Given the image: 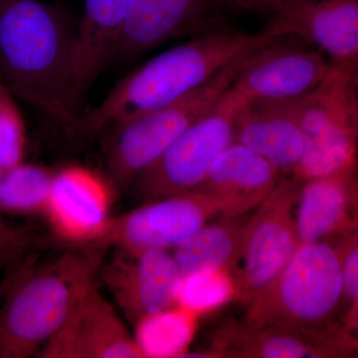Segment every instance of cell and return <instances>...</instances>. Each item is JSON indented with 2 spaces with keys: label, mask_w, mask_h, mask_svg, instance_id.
Returning a JSON list of instances; mask_svg holds the SVG:
<instances>
[{
  "label": "cell",
  "mask_w": 358,
  "mask_h": 358,
  "mask_svg": "<svg viewBox=\"0 0 358 358\" xmlns=\"http://www.w3.org/2000/svg\"><path fill=\"white\" fill-rule=\"evenodd\" d=\"M285 38L271 23L253 33L221 29L192 37L122 78L82 121L80 133L113 124L178 101L250 54Z\"/></svg>",
  "instance_id": "2"
},
{
  "label": "cell",
  "mask_w": 358,
  "mask_h": 358,
  "mask_svg": "<svg viewBox=\"0 0 358 358\" xmlns=\"http://www.w3.org/2000/svg\"><path fill=\"white\" fill-rule=\"evenodd\" d=\"M196 319L178 305L143 317L134 326V334L143 357H185L194 336Z\"/></svg>",
  "instance_id": "22"
},
{
  "label": "cell",
  "mask_w": 358,
  "mask_h": 358,
  "mask_svg": "<svg viewBox=\"0 0 358 358\" xmlns=\"http://www.w3.org/2000/svg\"><path fill=\"white\" fill-rule=\"evenodd\" d=\"M301 244L358 230V171L301 182L296 207Z\"/></svg>",
  "instance_id": "18"
},
{
  "label": "cell",
  "mask_w": 358,
  "mask_h": 358,
  "mask_svg": "<svg viewBox=\"0 0 358 358\" xmlns=\"http://www.w3.org/2000/svg\"><path fill=\"white\" fill-rule=\"evenodd\" d=\"M244 320L341 341L343 278L336 238L301 244L272 284L246 303Z\"/></svg>",
  "instance_id": "3"
},
{
  "label": "cell",
  "mask_w": 358,
  "mask_h": 358,
  "mask_svg": "<svg viewBox=\"0 0 358 358\" xmlns=\"http://www.w3.org/2000/svg\"><path fill=\"white\" fill-rule=\"evenodd\" d=\"M348 74H350V83H352L353 93H355V100H357L358 106V62L353 66L352 71Z\"/></svg>",
  "instance_id": "30"
},
{
  "label": "cell",
  "mask_w": 358,
  "mask_h": 358,
  "mask_svg": "<svg viewBox=\"0 0 358 358\" xmlns=\"http://www.w3.org/2000/svg\"><path fill=\"white\" fill-rule=\"evenodd\" d=\"M282 38L252 53L231 88L247 103H294L308 95L333 66L310 45L284 44Z\"/></svg>",
  "instance_id": "10"
},
{
  "label": "cell",
  "mask_w": 358,
  "mask_h": 358,
  "mask_svg": "<svg viewBox=\"0 0 358 358\" xmlns=\"http://www.w3.org/2000/svg\"><path fill=\"white\" fill-rule=\"evenodd\" d=\"M334 238L338 242L341 254L345 315L348 308L358 303V230Z\"/></svg>",
  "instance_id": "26"
},
{
  "label": "cell",
  "mask_w": 358,
  "mask_h": 358,
  "mask_svg": "<svg viewBox=\"0 0 358 358\" xmlns=\"http://www.w3.org/2000/svg\"><path fill=\"white\" fill-rule=\"evenodd\" d=\"M110 192L94 171L70 166L54 174L45 209L56 229L74 240L100 237L109 222Z\"/></svg>",
  "instance_id": "17"
},
{
  "label": "cell",
  "mask_w": 358,
  "mask_h": 358,
  "mask_svg": "<svg viewBox=\"0 0 358 358\" xmlns=\"http://www.w3.org/2000/svg\"><path fill=\"white\" fill-rule=\"evenodd\" d=\"M75 31L41 0H0V82L15 98L80 133L72 95Z\"/></svg>",
  "instance_id": "1"
},
{
  "label": "cell",
  "mask_w": 358,
  "mask_h": 358,
  "mask_svg": "<svg viewBox=\"0 0 358 358\" xmlns=\"http://www.w3.org/2000/svg\"><path fill=\"white\" fill-rule=\"evenodd\" d=\"M301 181L281 176L249 217L234 279L244 303L277 279L300 247L296 207Z\"/></svg>",
  "instance_id": "8"
},
{
  "label": "cell",
  "mask_w": 358,
  "mask_h": 358,
  "mask_svg": "<svg viewBox=\"0 0 358 358\" xmlns=\"http://www.w3.org/2000/svg\"><path fill=\"white\" fill-rule=\"evenodd\" d=\"M226 29L216 0H136L115 51L127 62L182 37Z\"/></svg>",
  "instance_id": "14"
},
{
  "label": "cell",
  "mask_w": 358,
  "mask_h": 358,
  "mask_svg": "<svg viewBox=\"0 0 358 358\" xmlns=\"http://www.w3.org/2000/svg\"><path fill=\"white\" fill-rule=\"evenodd\" d=\"M235 141L293 176L305 154V134L293 103H247L237 117Z\"/></svg>",
  "instance_id": "19"
},
{
  "label": "cell",
  "mask_w": 358,
  "mask_h": 358,
  "mask_svg": "<svg viewBox=\"0 0 358 358\" xmlns=\"http://www.w3.org/2000/svg\"><path fill=\"white\" fill-rule=\"evenodd\" d=\"M343 348L348 357H358V339L345 341Z\"/></svg>",
  "instance_id": "29"
},
{
  "label": "cell",
  "mask_w": 358,
  "mask_h": 358,
  "mask_svg": "<svg viewBox=\"0 0 358 358\" xmlns=\"http://www.w3.org/2000/svg\"><path fill=\"white\" fill-rule=\"evenodd\" d=\"M101 277L134 327L143 317L176 305L183 275L166 249L119 248Z\"/></svg>",
  "instance_id": "11"
},
{
  "label": "cell",
  "mask_w": 358,
  "mask_h": 358,
  "mask_svg": "<svg viewBox=\"0 0 358 358\" xmlns=\"http://www.w3.org/2000/svg\"><path fill=\"white\" fill-rule=\"evenodd\" d=\"M293 103L306 141L293 176L303 182L357 169L358 106L350 74L333 66L317 88Z\"/></svg>",
  "instance_id": "6"
},
{
  "label": "cell",
  "mask_w": 358,
  "mask_h": 358,
  "mask_svg": "<svg viewBox=\"0 0 358 358\" xmlns=\"http://www.w3.org/2000/svg\"><path fill=\"white\" fill-rule=\"evenodd\" d=\"M289 0H229L233 6L249 13L274 16Z\"/></svg>",
  "instance_id": "27"
},
{
  "label": "cell",
  "mask_w": 358,
  "mask_h": 358,
  "mask_svg": "<svg viewBox=\"0 0 358 358\" xmlns=\"http://www.w3.org/2000/svg\"><path fill=\"white\" fill-rule=\"evenodd\" d=\"M237 296L236 282L225 270H204L183 275L176 305L193 315L217 310Z\"/></svg>",
  "instance_id": "24"
},
{
  "label": "cell",
  "mask_w": 358,
  "mask_h": 358,
  "mask_svg": "<svg viewBox=\"0 0 358 358\" xmlns=\"http://www.w3.org/2000/svg\"><path fill=\"white\" fill-rule=\"evenodd\" d=\"M96 266L76 256L26 275L0 310V358L38 355L60 329Z\"/></svg>",
  "instance_id": "4"
},
{
  "label": "cell",
  "mask_w": 358,
  "mask_h": 358,
  "mask_svg": "<svg viewBox=\"0 0 358 358\" xmlns=\"http://www.w3.org/2000/svg\"><path fill=\"white\" fill-rule=\"evenodd\" d=\"M25 147L24 120L15 96L0 82V166L3 173L22 164Z\"/></svg>",
  "instance_id": "25"
},
{
  "label": "cell",
  "mask_w": 358,
  "mask_h": 358,
  "mask_svg": "<svg viewBox=\"0 0 358 358\" xmlns=\"http://www.w3.org/2000/svg\"><path fill=\"white\" fill-rule=\"evenodd\" d=\"M38 355L46 358L143 357L134 334L93 280L85 285L62 326Z\"/></svg>",
  "instance_id": "12"
},
{
  "label": "cell",
  "mask_w": 358,
  "mask_h": 358,
  "mask_svg": "<svg viewBox=\"0 0 358 358\" xmlns=\"http://www.w3.org/2000/svg\"><path fill=\"white\" fill-rule=\"evenodd\" d=\"M246 105L230 87L134 181L138 196L148 202L196 189L218 155L234 143L237 117Z\"/></svg>",
  "instance_id": "7"
},
{
  "label": "cell",
  "mask_w": 358,
  "mask_h": 358,
  "mask_svg": "<svg viewBox=\"0 0 358 358\" xmlns=\"http://www.w3.org/2000/svg\"><path fill=\"white\" fill-rule=\"evenodd\" d=\"M357 171H358V157H357Z\"/></svg>",
  "instance_id": "32"
},
{
  "label": "cell",
  "mask_w": 358,
  "mask_h": 358,
  "mask_svg": "<svg viewBox=\"0 0 358 358\" xmlns=\"http://www.w3.org/2000/svg\"><path fill=\"white\" fill-rule=\"evenodd\" d=\"M250 55L176 102L103 129L100 134H103V159L115 185H133L154 166L173 141L232 86Z\"/></svg>",
  "instance_id": "5"
},
{
  "label": "cell",
  "mask_w": 358,
  "mask_h": 358,
  "mask_svg": "<svg viewBox=\"0 0 358 358\" xmlns=\"http://www.w3.org/2000/svg\"><path fill=\"white\" fill-rule=\"evenodd\" d=\"M281 176L267 159L234 141L218 155L195 190L233 200L249 212L272 192Z\"/></svg>",
  "instance_id": "20"
},
{
  "label": "cell",
  "mask_w": 358,
  "mask_h": 358,
  "mask_svg": "<svg viewBox=\"0 0 358 358\" xmlns=\"http://www.w3.org/2000/svg\"><path fill=\"white\" fill-rule=\"evenodd\" d=\"M212 357L305 358L345 357L338 339L247 320L223 322L214 336Z\"/></svg>",
  "instance_id": "16"
},
{
  "label": "cell",
  "mask_w": 358,
  "mask_h": 358,
  "mask_svg": "<svg viewBox=\"0 0 358 358\" xmlns=\"http://www.w3.org/2000/svg\"><path fill=\"white\" fill-rule=\"evenodd\" d=\"M241 205L199 190L147 202L121 218L109 221L100 237L117 248H176L213 219L246 214Z\"/></svg>",
  "instance_id": "9"
},
{
  "label": "cell",
  "mask_w": 358,
  "mask_h": 358,
  "mask_svg": "<svg viewBox=\"0 0 358 358\" xmlns=\"http://www.w3.org/2000/svg\"><path fill=\"white\" fill-rule=\"evenodd\" d=\"M270 23L350 73L358 62V0H289Z\"/></svg>",
  "instance_id": "13"
},
{
  "label": "cell",
  "mask_w": 358,
  "mask_h": 358,
  "mask_svg": "<svg viewBox=\"0 0 358 358\" xmlns=\"http://www.w3.org/2000/svg\"><path fill=\"white\" fill-rule=\"evenodd\" d=\"M222 217L203 226L173 252L182 275L204 270L236 273L247 221Z\"/></svg>",
  "instance_id": "21"
},
{
  "label": "cell",
  "mask_w": 358,
  "mask_h": 358,
  "mask_svg": "<svg viewBox=\"0 0 358 358\" xmlns=\"http://www.w3.org/2000/svg\"><path fill=\"white\" fill-rule=\"evenodd\" d=\"M2 174H3V171H2L1 166H0V179L2 178Z\"/></svg>",
  "instance_id": "31"
},
{
  "label": "cell",
  "mask_w": 358,
  "mask_h": 358,
  "mask_svg": "<svg viewBox=\"0 0 358 358\" xmlns=\"http://www.w3.org/2000/svg\"><path fill=\"white\" fill-rule=\"evenodd\" d=\"M338 327L343 336V346L345 341L358 339V303L346 310L339 320Z\"/></svg>",
  "instance_id": "28"
},
{
  "label": "cell",
  "mask_w": 358,
  "mask_h": 358,
  "mask_svg": "<svg viewBox=\"0 0 358 358\" xmlns=\"http://www.w3.org/2000/svg\"><path fill=\"white\" fill-rule=\"evenodd\" d=\"M136 0H84L83 14L75 31L72 95L75 106L86 114L90 90L115 51Z\"/></svg>",
  "instance_id": "15"
},
{
  "label": "cell",
  "mask_w": 358,
  "mask_h": 358,
  "mask_svg": "<svg viewBox=\"0 0 358 358\" xmlns=\"http://www.w3.org/2000/svg\"><path fill=\"white\" fill-rule=\"evenodd\" d=\"M53 174L36 164H22L4 171L0 179V208L14 213L45 209Z\"/></svg>",
  "instance_id": "23"
}]
</instances>
